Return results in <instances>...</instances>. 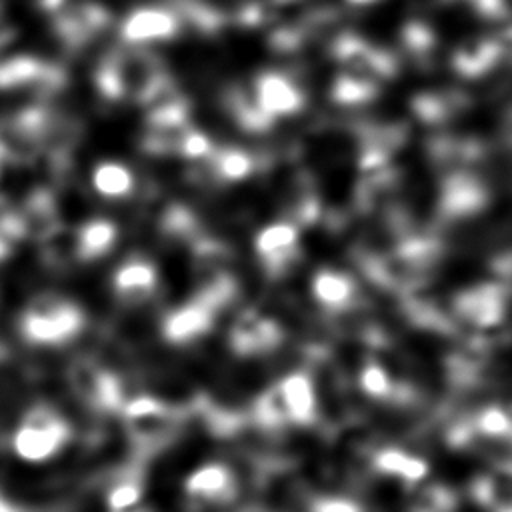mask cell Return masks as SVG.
<instances>
[{
	"mask_svg": "<svg viewBox=\"0 0 512 512\" xmlns=\"http://www.w3.org/2000/svg\"><path fill=\"white\" fill-rule=\"evenodd\" d=\"M0 512H28L26 508H22L20 504L8 500L2 492H0Z\"/></svg>",
	"mask_w": 512,
	"mask_h": 512,
	"instance_id": "obj_32",
	"label": "cell"
},
{
	"mask_svg": "<svg viewBox=\"0 0 512 512\" xmlns=\"http://www.w3.org/2000/svg\"><path fill=\"white\" fill-rule=\"evenodd\" d=\"M84 310L58 292H38L20 316V334L36 346H62L82 334Z\"/></svg>",
	"mask_w": 512,
	"mask_h": 512,
	"instance_id": "obj_1",
	"label": "cell"
},
{
	"mask_svg": "<svg viewBox=\"0 0 512 512\" xmlns=\"http://www.w3.org/2000/svg\"><path fill=\"white\" fill-rule=\"evenodd\" d=\"M474 14H478L484 20L496 22L504 20L508 16V4L506 0H464Z\"/></svg>",
	"mask_w": 512,
	"mask_h": 512,
	"instance_id": "obj_31",
	"label": "cell"
},
{
	"mask_svg": "<svg viewBox=\"0 0 512 512\" xmlns=\"http://www.w3.org/2000/svg\"><path fill=\"white\" fill-rule=\"evenodd\" d=\"M216 310L192 298L190 302L170 310L162 320V336L170 344H190L206 336L214 326Z\"/></svg>",
	"mask_w": 512,
	"mask_h": 512,
	"instance_id": "obj_11",
	"label": "cell"
},
{
	"mask_svg": "<svg viewBox=\"0 0 512 512\" xmlns=\"http://www.w3.org/2000/svg\"><path fill=\"white\" fill-rule=\"evenodd\" d=\"M144 492V480L138 468H122L106 490V504L110 512H124L136 508Z\"/></svg>",
	"mask_w": 512,
	"mask_h": 512,
	"instance_id": "obj_23",
	"label": "cell"
},
{
	"mask_svg": "<svg viewBox=\"0 0 512 512\" xmlns=\"http://www.w3.org/2000/svg\"><path fill=\"white\" fill-rule=\"evenodd\" d=\"M6 356V348H4V342H0V360Z\"/></svg>",
	"mask_w": 512,
	"mask_h": 512,
	"instance_id": "obj_36",
	"label": "cell"
},
{
	"mask_svg": "<svg viewBox=\"0 0 512 512\" xmlns=\"http://www.w3.org/2000/svg\"><path fill=\"white\" fill-rule=\"evenodd\" d=\"M310 290L314 300L330 312H344L348 308H352L358 300V286L356 282L340 272V270H332V268H322L312 276L310 282Z\"/></svg>",
	"mask_w": 512,
	"mask_h": 512,
	"instance_id": "obj_14",
	"label": "cell"
},
{
	"mask_svg": "<svg viewBox=\"0 0 512 512\" xmlns=\"http://www.w3.org/2000/svg\"><path fill=\"white\" fill-rule=\"evenodd\" d=\"M128 438L142 452L162 448L178 428V414L154 396H136L122 406Z\"/></svg>",
	"mask_w": 512,
	"mask_h": 512,
	"instance_id": "obj_3",
	"label": "cell"
},
{
	"mask_svg": "<svg viewBox=\"0 0 512 512\" xmlns=\"http://www.w3.org/2000/svg\"><path fill=\"white\" fill-rule=\"evenodd\" d=\"M376 94H378L376 82L346 70L334 78L330 88V96L338 104H364L374 100Z\"/></svg>",
	"mask_w": 512,
	"mask_h": 512,
	"instance_id": "obj_26",
	"label": "cell"
},
{
	"mask_svg": "<svg viewBox=\"0 0 512 512\" xmlns=\"http://www.w3.org/2000/svg\"><path fill=\"white\" fill-rule=\"evenodd\" d=\"M308 512H366V510L354 498L340 496V494H320L310 498Z\"/></svg>",
	"mask_w": 512,
	"mask_h": 512,
	"instance_id": "obj_30",
	"label": "cell"
},
{
	"mask_svg": "<svg viewBox=\"0 0 512 512\" xmlns=\"http://www.w3.org/2000/svg\"><path fill=\"white\" fill-rule=\"evenodd\" d=\"M458 498L452 488L444 484H416L406 512H456Z\"/></svg>",
	"mask_w": 512,
	"mask_h": 512,
	"instance_id": "obj_25",
	"label": "cell"
},
{
	"mask_svg": "<svg viewBox=\"0 0 512 512\" xmlns=\"http://www.w3.org/2000/svg\"><path fill=\"white\" fill-rule=\"evenodd\" d=\"M254 100L274 120L280 116H292L304 108V92L286 74L262 72L252 86Z\"/></svg>",
	"mask_w": 512,
	"mask_h": 512,
	"instance_id": "obj_9",
	"label": "cell"
},
{
	"mask_svg": "<svg viewBox=\"0 0 512 512\" xmlns=\"http://www.w3.org/2000/svg\"><path fill=\"white\" fill-rule=\"evenodd\" d=\"M78 262H94L108 254L118 238V228L108 218H92L76 228Z\"/></svg>",
	"mask_w": 512,
	"mask_h": 512,
	"instance_id": "obj_18",
	"label": "cell"
},
{
	"mask_svg": "<svg viewBox=\"0 0 512 512\" xmlns=\"http://www.w3.org/2000/svg\"><path fill=\"white\" fill-rule=\"evenodd\" d=\"M180 30V20L170 10H140L124 24L128 40H168Z\"/></svg>",
	"mask_w": 512,
	"mask_h": 512,
	"instance_id": "obj_16",
	"label": "cell"
},
{
	"mask_svg": "<svg viewBox=\"0 0 512 512\" xmlns=\"http://www.w3.org/2000/svg\"><path fill=\"white\" fill-rule=\"evenodd\" d=\"M490 512H512V496L502 498Z\"/></svg>",
	"mask_w": 512,
	"mask_h": 512,
	"instance_id": "obj_33",
	"label": "cell"
},
{
	"mask_svg": "<svg viewBox=\"0 0 512 512\" xmlns=\"http://www.w3.org/2000/svg\"><path fill=\"white\" fill-rule=\"evenodd\" d=\"M402 44H404V50L416 62L428 64L436 48V36L424 22L412 20L402 28Z\"/></svg>",
	"mask_w": 512,
	"mask_h": 512,
	"instance_id": "obj_27",
	"label": "cell"
},
{
	"mask_svg": "<svg viewBox=\"0 0 512 512\" xmlns=\"http://www.w3.org/2000/svg\"><path fill=\"white\" fill-rule=\"evenodd\" d=\"M124 512H150V510H146V508H130V510H124Z\"/></svg>",
	"mask_w": 512,
	"mask_h": 512,
	"instance_id": "obj_35",
	"label": "cell"
},
{
	"mask_svg": "<svg viewBox=\"0 0 512 512\" xmlns=\"http://www.w3.org/2000/svg\"><path fill=\"white\" fill-rule=\"evenodd\" d=\"M468 104V96L458 90L448 92H424L414 96L412 110L424 122H442Z\"/></svg>",
	"mask_w": 512,
	"mask_h": 512,
	"instance_id": "obj_22",
	"label": "cell"
},
{
	"mask_svg": "<svg viewBox=\"0 0 512 512\" xmlns=\"http://www.w3.org/2000/svg\"><path fill=\"white\" fill-rule=\"evenodd\" d=\"M72 436L68 420L48 402L26 408L12 430L14 452L28 462H42L56 456Z\"/></svg>",
	"mask_w": 512,
	"mask_h": 512,
	"instance_id": "obj_2",
	"label": "cell"
},
{
	"mask_svg": "<svg viewBox=\"0 0 512 512\" xmlns=\"http://www.w3.org/2000/svg\"><path fill=\"white\" fill-rule=\"evenodd\" d=\"M230 348L238 356H260L282 342L280 326L260 310H242L230 328Z\"/></svg>",
	"mask_w": 512,
	"mask_h": 512,
	"instance_id": "obj_7",
	"label": "cell"
},
{
	"mask_svg": "<svg viewBox=\"0 0 512 512\" xmlns=\"http://www.w3.org/2000/svg\"><path fill=\"white\" fill-rule=\"evenodd\" d=\"M92 186L106 200L128 198L136 186L134 172L116 160H104L92 170Z\"/></svg>",
	"mask_w": 512,
	"mask_h": 512,
	"instance_id": "obj_19",
	"label": "cell"
},
{
	"mask_svg": "<svg viewBox=\"0 0 512 512\" xmlns=\"http://www.w3.org/2000/svg\"><path fill=\"white\" fill-rule=\"evenodd\" d=\"M376 472L384 476H392L406 484H420L428 474V464L424 458L404 452L400 448H382L374 454L372 460Z\"/></svg>",
	"mask_w": 512,
	"mask_h": 512,
	"instance_id": "obj_17",
	"label": "cell"
},
{
	"mask_svg": "<svg viewBox=\"0 0 512 512\" xmlns=\"http://www.w3.org/2000/svg\"><path fill=\"white\" fill-rule=\"evenodd\" d=\"M112 288L122 304H144L154 296L158 288V272L148 258L132 254L126 260H122L114 270Z\"/></svg>",
	"mask_w": 512,
	"mask_h": 512,
	"instance_id": "obj_10",
	"label": "cell"
},
{
	"mask_svg": "<svg viewBox=\"0 0 512 512\" xmlns=\"http://www.w3.org/2000/svg\"><path fill=\"white\" fill-rule=\"evenodd\" d=\"M214 180L240 182L256 170V156L244 148H214L206 158Z\"/></svg>",
	"mask_w": 512,
	"mask_h": 512,
	"instance_id": "obj_20",
	"label": "cell"
},
{
	"mask_svg": "<svg viewBox=\"0 0 512 512\" xmlns=\"http://www.w3.org/2000/svg\"><path fill=\"white\" fill-rule=\"evenodd\" d=\"M66 378L76 400L90 410L112 412L124 406V390L120 378L94 358H74L68 364Z\"/></svg>",
	"mask_w": 512,
	"mask_h": 512,
	"instance_id": "obj_4",
	"label": "cell"
},
{
	"mask_svg": "<svg viewBox=\"0 0 512 512\" xmlns=\"http://www.w3.org/2000/svg\"><path fill=\"white\" fill-rule=\"evenodd\" d=\"M506 290L500 284L486 282L466 288L454 296L452 310L458 320L474 328H492L506 314Z\"/></svg>",
	"mask_w": 512,
	"mask_h": 512,
	"instance_id": "obj_6",
	"label": "cell"
},
{
	"mask_svg": "<svg viewBox=\"0 0 512 512\" xmlns=\"http://www.w3.org/2000/svg\"><path fill=\"white\" fill-rule=\"evenodd\" d=\"M306 40H308V34L300 24H286L270 34L268 44L274 52L290 54V52H298Z\"/></svg>",
	"mask_w": 512,
	"mask_h": 512,
	"instance_id": "obj_29",
	"label": "cell"
},
{
	"mask_svg": "<svg viewBox=\"0 0 512 512\" xmlns=\"http://www.w3.org/2000/svg\"><path fill=\"white\" fill-rule=\"evenodd\" d=\"M504 54V42L490 36H478L462 42L454 56L452 64L458 74L466 78H478L492 70Z\"/></svg>",
	"mask_w": 512,
	"mask_h": 512,
	"instance_id": "obj_15",
	"label": "cell"
},
{
	"mask_svg": "<svg viewBox=\"0 0 512 512\" xmlns=\"http://www.w3.org/2000/svg\"><path fill=\"white\" fill-rule=\"evenodd\" d=\"M488 200L486 186L476 178L456 172L452 174L440 194V212L450 218H464L480 212Z\"/></svg>",
	"mask_w": 512,
	"mask_h": 512,
	"instance_id": "obj_12",
	"label": "cell"
},
{
	"mask_svg": "<svg viewBox=\"0 0 512 512\" xmlns=\"http://www.w3.org/2000/svg\"><path fill=\"white\" fill-rule=\"evenodd\" d=\"M284 406L290 416V424L308 426L318 414V394L310 374L290 372L276 382Z\"/></svg>",
	"mask_w": 512,
	"mask_h": 512,
	"instance_id": "obj_13",
	"label": "cell"
},
{
	"mask_svg": "<svg viewBox=\"0 0 512 512\" xmlns=\"http://www.w3.org/2000/svg\"><path fill=\"white\" fill-rule=\"evenodd\" d=\"M254 250L268 274H282L298 258V250H300L298 226L286 220L264 226L254 238Z\"/></svg>",
	"mask_w": 512,
	"mask_h": 512,
	"instance_id": "obj_8",
	"label": "cell"
},
{
	"mask_svg": "<svg viewBox=\"0 0 512 512\" xmlns=\"http://www.w3.org/2000/svg\"><path fill=\"white\" fill-rule=\"evenodd\" d=\"M358 386L374 400H404L406 392L394 382L390 372L376 360H368L358 374Z\"/></svg>",
	"mask_w": 512,
	"mask_h": 512,
	"instance_id": "obj_24",
	"label": "cell"
},
{
	"mask_svg": "<svg viewBox=\"0 0 512 512\" xmlns=\"http://www.w3.org/2000/svg\"><path fill=\"white\" fill-rule=\"evenodd\" d=\"M40 258L50 270H66L78 262V238L76 230L58 226L40 240Z\"/></svg>",
	"mask_w": 512,
	"mask_h": 512,
	"instance_id": "obj_21",
	"label": "cell"
},
{
	"mask_svg": "<svg viewBox=\"0 0 512 512\" xmlns=\"http://www.w3.org/2000/svg\"><path fill=\"white\" fill-rule=\"evenodd\" d=\"M472 428L486 438H508L512 436V414L502 406H486L478 412Z\"/></svg>",
	"mask_w": 512,
	"mask_h": 512,
	"instance_id": "obj_28",
	"label": "cell"
},
{
	"mask_svg": "<svg viewBox=\"0 0 512 512\" xmlns=\"http://www.w3.org/2000/svg\"><path fill=\"white\" fill-rule=\"evenodd\" d=\"M238 492L232 468L222 462L202 464L184 480V494L198 508L228 506L238 498Z\"/></svg>",
	"mask_w": 512,
	"mask_h": 512,
	"instance_id": "obj_5",
	"label": "cell"
},
{
	"mask_svg": "<svg viewBox=\"0 0 512 512\" xmlns=\"http://www.w3.org/2000/svg\"><path fill=\"white\" fill-rule=\"evenodd\" d=\"M348 2H352V4H372L376 0H348Z\"/></svg>",
	"mask_w": 512,
	"mask_h": 512,
	"instance_id": "obj_34",
	"label": "cell"
}]
</instances>
